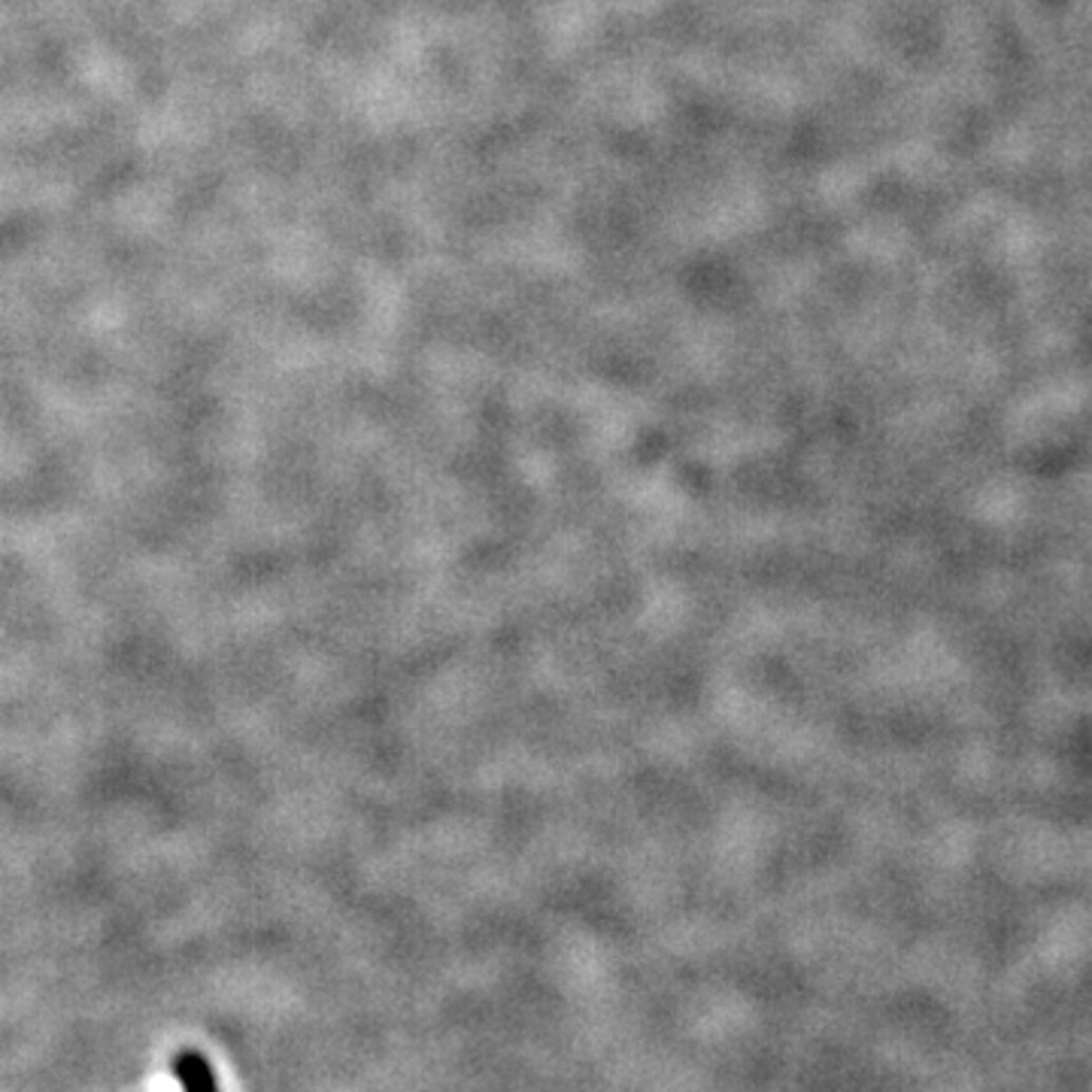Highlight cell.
<instances>
[{"label": "cell", "mask_w": 1092, "mask_h": 1092, "mask_svg": "<svg viewBox=\"0 0 1092 1092\" xmlns=\"http://www.w3.org/2000/svg\"><path fill=\"white\" fill-rule=\"evenodd\" d=\"M173 1074H176V1080H179L186 1090H216L213 1068H210V1062H207L204 1056H197V1053H183V1056H176Z\"/></svg>", "instance_id": "obj_1"}]
</instances>
